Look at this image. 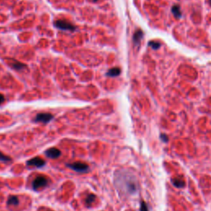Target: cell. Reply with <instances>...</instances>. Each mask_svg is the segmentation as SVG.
Segmentation results:
<instances>
[{
	"label": "cell",
	"mask_w": 211,
	"mask_h": 211,
	"mask_svg": "<svg viewBox=\"0 0 211 211\" xmlns=\"http://www.w3.org/2000/svg\"><path fill=\"white\" fill-rule=\"evenodd\" d=\"M115 184L117 189L125 195H134L138 191L136 177L131 172L121 170L115 174Z\"/></svg>",
	"instance_id": "obj_1"
},
{
	"label": "cell",
	"mask_w": 211,
	"mask_h": 211,
	"mask_svg": "<svg viewBox=\"0 0 211 211\" xmlns=\"http://www.w3.org/2000/svg\"><path fill=\"white\" fill-rule=\"evenodd\" d=\"M68 168H71L72 170L77 172H85L88 170V165H87L84 162H73V163H69L67 164Z\"/></svg>",
	"instance_id": "obj_2"
},
{
	"label": "cell",
	"mask_w": 211,
	"mask_h": 211,
	"mask_svg": "<svg viewBox=\"0 0 211 211\" xmlns=\"http://www.w3.org/2000/svg\"><path fill=\"white\" fill-rule=\"evenodd\" d=\"M55 26L57 28L60 29V30H63V31H74L75 30L74 26L72 25L70 22L65 21V20H57L55 22Z\"/></svg>",
	"instance_id": "obj_3"
},
{
	"label": "cell",
	"mask_w": 211,
	"mask_h": 211,
	"mask_svg": "<svg viewBox=\"0 0 211 211\" xmlns=\"http://www.w3.org/2000/svg\"><path fill=\"white\" fill-rule=\"evenodd\" d=\"M47 184H48V180L45 177H42V176H40V177L35 178L34 181H32V188L35 191H37L40 188H43L45 186H46Z\"/></svg>",
	"instance_id": "obj_4"
},
{
	"label": "cell",
	"mask_w": 211,
	"mask_h": 211,
	"mask_svg": "<svg viewBox=\"0 0 211 211\" xmlns=\"http://www.w3.org/2000/svg\"><path fill=\"white\" fill-rule=\"evenodd\" d=\"M53 118H54V116H53L52 114H50V113H40L36 116L34 121L36 122H41V123H44V124H47L50 121H52Z\"/></svg>",
	"instance_id": "obj_5"
},
{
	"label": "cell",
	"mask_w": 211,
	"mask_h": 211,
	"mask_svg": "<svg viewBox=\"0 0 211 211\" xmlns=\"http://www.w3.org/2000/svg\"><path fill=\"white\" fill-rule=\"evenodd\" d=\"M46 164V161L40 158H33L27 162V166H34L36 168H42Z\"/></svg>",
	"instance_id": "obj_6"
},
{
	"label": "cell",
	"mask_w": 211,
	"mask_h": 211,
	"mask_svg": "<svg viewBox=\"0 0 211 211\" xmlns=\"http://www.w3.org/2000/svg\"><path fill=\"white\" fill-rule=\"evenodd\" d=\"M45 154H46L48 158L55 159V158H58L59 157H60L61 152H60L59 149H56V148H51V149H47L46 151L45 152Z\"/></svg>",
	"instance_id": "obj_7"
},
{
	"label": "cell",
	"mask_w": 211,
	"mask_h": 211,
	"mask_svg": "<svg viewBox=\"0 0 211 211\" xmlns=\"http://www.w3.org/2000/svg\"><path fill=\"white\" fill-rule=\"evenodd\" d=\"M172 183L178 188H183L185 186V181L181 178H174L172 180Z\"/></svg>",
	"instance_id": "obj_8"
},
{
	"label": "cell",
	"mask_w": 211,
	"mask_h": 211,
	"mask_svg": "<svg viewBox=\"0 0 211 211\" xmlns=\"http://www.w3.org/2000/svg\"><path fill=\"white\" fill-rule=\"evenodd\" d=\"M9 65L12 66V68H14L15 70H18V71L22 70L23 68H26L25 65H23V64L18 62V61H14L13 63H10Z\"/></svg>",
	"instance_id": "obj_9"
},
{
	"label": "cell",
	"mask_w": 211,
	"mask_h": 211,
	"mask_svg": "<svg viewBox=\"0 0 211 211\" xmlns=\"http://www.w3.org/2000/svg\"><path fill=\"white\" fill-rule=\"evenodd\" d=\"M120 74H121L120 68H111V69L107 72V76H110V77H115V76H118Z\"/></svg>",
	"instance_id": "obj_10"
},
{
	"label": "cell",
	"mask_w": 211,
	"mask_h": 211,
	"mask_svg": "<svg viewBox=\"0 0 211 211\" xmlns=\"http://www.w3.org/2000/svg\"><path fill=\"white\" fill-rule=\"evenodd\" d=\"M19 203V200L18 197H17L15 196H10L8 200V205H18Z\"/></svg>",
	"instance_id": "obj_11"
},
{
	"label": "cell",
	"mask_w": 211,
	"mask_h": 211,
	"mask_svg": "<svg viewBox=\"0 0 211 211\" xmlns=\"http://www.w3.org/2000/svg\"><path fill=\"white\" fill-rule=\"evenodd\" d=\"M95 200H96V196L93 195V194H89V195L87 196L86 200H85V203H86V205H87V206H89V205H91L93 204V202L95 201Z\"/></svg>",
	"instance_id": "obj_12"
},
{
	"label": "cell",
	"mask_w": 211,
	"mask_h": 211,
	"mask_svg": "<svg viewBox=\"0 0 211 211\" xmlns=\"http://www.w3.org/2000/svg\"><path fill=\"white\" fill-rule=\"evenodd\" d=\"M0 161L2 162H11L12 161V158L8 157V156L3 154L2 153H0Z\"/></svg>",
	"instance_id": "obj_13"
},
{
	"label": "cell",
	"mask_w": 211,
	"mask_h": 211,
	"mask_svg": "<svg viewBox=\"0 0 211 211\" xmlns=\"http://www.w3.org/2000/svg\"><path fill=\"white\" fill-rule=\"evenodd\" d=\"M140 211H149V208H148V205L146 204L145 202L142 200L140 202Z\"/></svg>",
	"instance_id": "obj_14"
},
{
	"label": "cell",
	"mask_w": 211,
	"mask_h": 211,
	"mask_svg": "<svg viewBox=\"0 0 211 211\" xmlns=\"http://www.w3.org/2000/svg\"><path fill=\"white\" fill-rule=\"evenodd\" d=\"M141 36H142V33H141L140 31H137L136 33H135V35H134V40H135L136 42H138L139 40L140 39V37H141Z\"/></svg>",
	"instance_id": "obj_15"
},
{
	"label": "cell",
	"mask_w": 211,
	"mask_h": 211,
	"mask_svg": "<svg viewBox=\"0 0 211 211\" xmlns=\"http://www.w3.org/2000/svg\"><path fill=\"white\" fill-rule=\"evenodd\" d=\"M4 101H5L4 96H3V94H0V105L3 104V103L4 102Z\"/></svg>",
	"instance_id": "obj_16"
},
{
	"label": "cell",
	"mask_w": 211,
	"mask_h": 211,
	"mask_svg": "<svg viewBox=\"0 0 211 211\" xmlns=\"http://www.w3.org/2000/svg\"><path fill=\"white\" fill-rule=\"evenodd\" d=\"M161 138L162 140V141H164V142H168V137L166 136V135H161Z\"/></svg>",
	"instance_id": "obj_17"
}]
</instances>
